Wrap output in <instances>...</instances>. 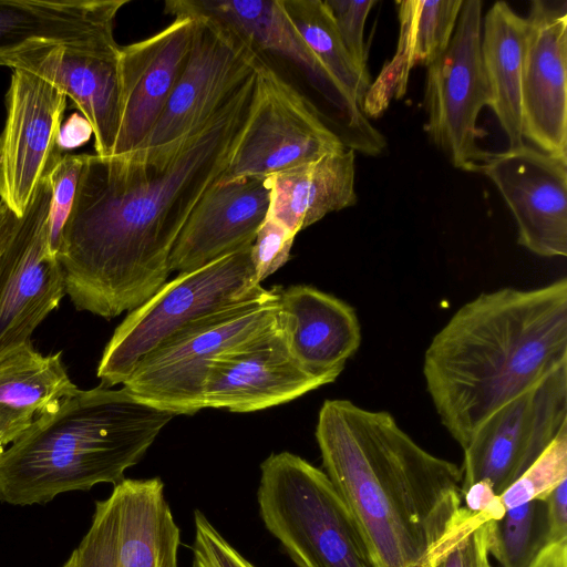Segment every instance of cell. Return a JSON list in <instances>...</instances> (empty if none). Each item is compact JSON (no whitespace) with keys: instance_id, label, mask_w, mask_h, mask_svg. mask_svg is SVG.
<instances>
[{"instance_id":"1","label":"cell","mask_w":567,"mask_h":567,"mask_svg":"<svg viewBox=\"0 0 567 567\" xmlns=\"http://www.w3.org/2000/svg\"><path fill=\"white\" fill-rule=\"evenodd\" d=\"M256 71L164 161L81 154L56 252L76 310L112 319L138 308L166 282L183 226L224 177L246 130Z\"/></svg>"},{"instance_id":"2","label":"cell","mask_w":567,"mask_h":567,"mask_svg":"<svg viewBox=\"0 0 567 567\" xmlns=\"http://www.w3.org/2000/svg\"><path fill=\"white\" fill-rule=\"evenodd\" d=\"M315 435L374 567H432L474 514L463 505L462 468L420 446L386 411L326 400Z\"/></svg>"},{"instance_id":"3","label":"cell","mask_w":567,"mask_h":567,"mask_svg":"<svg viewBox=\"0 0 567 567\" xmlns=\"http://www.w3.org/2000/svg\"><path fill=\"white\" fill-rule=\"evenodd\" d=\"M567 365V279L483 292L460 307L429 343L426 391L464 449L499 408Z\"/></svg>"},{"instance_id":"4","label":"cell","mask_w":567,"mask_h":567,"mask_svg":"<svg viewBox=\"0 0 567 567\" xmlns=\"http://www.w3.org/2000/svg\"><path fill=\"white\" fill-rule=\"evenodd\" d=\"M175 415L127 389H76L0 455V501L47 504L61 493L117 484Z\"/></svg>"},{"instance_id":"5","label":"cell","mask_w":567,"mask_h":567,"mask_svg":"<svg viewBox=\"0 0 567 567\" xmlns=\"http://www.w3.org/2000/svg\"><path fill=\"white\" fill-rule=\"evenodd\" d=\"M260 517L297 567H374L360 530L327 474L290 452L260 465Z\"/></svg>"},{"instance_id":"6","label":"cell","mask_w":567,"mask_h":567,"mask_svg":"<svg viewBox=\"0 0 567 567\" xmlns=\"http://www.w3.org/2000/svg\"><path fill=\"white\" fill-rule=\"evenodd\" d=\"M280 289L199 317L164 339L135 365L123 386L141 402L174 415L204 408L210 362L278 316Z\"/></svg>"},{"instance_id":"7","label":"cell","mask_w":567,"mask_h":567,"mask_svg":"<svg viewBox=\"0 0 567 567\" xmlns=\"http://www.w3.org/2000/svg\"><path fill=\"white\" fill-rule=\"evenodd\" d=\"M246 247L198 269L178 274L128 312L104 348L96 375L111 388L130 377L137 362L186 323L264 295Z\"/></svg>"},{"instance_id":"8","label":"cell","mask_w":567,"mask_h":567,"mask_svg":"<svg viewBox=\"0 0 567 567\" xmlns=\"http://www.w3.org/2000/svg\"><path fill=\"white\" fill-rule=\"evenodd\" d=\"M187 62L142 147L126 157L158 162L204 125L254 74L259 53L226 27L200 16Z\"/></svg>"},{"instance_id":"9","label":"cell","mask_w":567,"mask_h":567,"mask_svg":"<svg viewBox=\"0 0 567 567\" xmlns=\"http://www.w3.org/2000/svg\"><path fill=\"white\" fill-rule=\"evenodd\" d=\"M482 1L463 0L451 41L429 66L424 93L426 131L454 167L478 172L488 152L477 140L483 135L477 118L489 105L483 66Z\"/></svg>"},{"instance_id":"10","label":"cell","mask_w":567,"mask_h":567,"mask_svg":"<svg viewBox=\"0 0 567 567\" xmlns=\"http://www.w3.org/2000/svg\"><path fill=\"white\" fill-rule=\"evenodd\" d=\"M179 545L162 480L123 478L95 502L89 530L61 567H178Z\"/></svg>"},{"instance_id":"11","label":"cell","mask_w":567,"mask_h":567,"mask_svg":"<svg viewBox=\"0 0 567 567\" xmlns=\"http://www.w3.org/2000/svg\"><path fill=\"white\" fill-rule=\"evenodd\" d=\"M344 148L312 104L260 58L250 116L223 178L267 177Z\"/></svg>"},{"instance_id":"12","label":"cell","mask_w":567,"mask_h":567,"mask_svg":"<svg viewBox=\"0 0 567 567\" xmlns=\"http://www.w3.org/2000/svg\"><path fill=\"white\" fill-rule=\"evenodd\" d=\"M567 429V365L493 413L464 450L462 492L476 482L501 495Z\"/></svg>"},{"instance_id":"13","label":"cell","mask_w":567,"mask_h":567,"mask_svg":"<svg viewBox=\"0 0 567 567\" xmlns=\"http://www.w3.org/2000/svg\"><path fill=\"white\" fill-rule=\"evenodd\" d=\"M51 192L44 173L19 228L0 255V355L29 342L65 295L63 271L50 248Z\"/></svg>"},{"instance_id":"14","label":"cell","mask_w":567,"mask_h":567,"mask_svg":"<svg viewBox=\"0 0 567 567\" xmlns=\"http://www.w3.org/2000/svg\"><path fill=\"white\" fill-rule=\"evenodd\" d=\"M12 70L0 135V202L22 218L41 176L63 156L56 136L66 95L38 73Z\"/></svg>"},{"instance_id":"15","label":"cell","mask_w":567,"mask_h":567,"mask_svg":"<svg viewBox=\"0 0 567 567\" xmlns=\"http://www.w3.org/2000/svg\"><path fill=\"white\" fill-rule=\"evenodd\" d=\"M498 189L517 241L536 256H567V158L526 144L489 153L478 172Z\"/></svg>"},{"instance_id":"16","label":"cell","mask_w":567,"mask_h":567,"mask_svg":"<svg viewBox=\"0 0 567 567\" xmlns=\"http://www.w3.org/2000/svg\"><path fill=\"white\" fill-rule=\"evenodd\" d=\"M322 385L291 354L277 316L268 327L210 362L203 389L204 408L256 412Z\"/></svg>"},{"instance_id":"17","label":"cell","mask_w":567,"mask_h":567,"mask_svg":"<svg viewBox=\"0 0 567 567\" xmlns=\"http://www.w3.org/2000/svg\"><path fill=\"white\" fill-rule=\"evenodd\" d=\"M194 29L193 17L176 16L152 37L121 47L120 122L111 156L135 153L150 136L187 62Z\"/></svg>"},{"instance_id":"18","label":"cell","mask_w":567,"mask_h":567,"mask_svg":"<svg viewBox=\"0 0 567 567\" xmlns=\"http://www.w3.org/2000/svg\"><path fill=\"white\" fill-rule=\"evenodd\" d=\"M525 20L523 136L567 158V3L535 0Z\"/></svg>"},{"instance_id":"19","label":"cell","mask_w":567,"mask_h":567,"mask_svg":"<svg viewBox=\"0 0 567 567\" xmlns=\"http://www.w3.org/2000/svg\"><path fill=\"white\" fill-rule=\"evenodd\" d=\"M128 0H0V65L49 47L115 52V19Z\"/></svg>"},{"instance_id":"20","label":"cell","mask_w":567,"mask_h":567,"mask_svg":"<svg viewBox=\"0 0 567 567\" xmlns=\"http://www.w3.org/2000/svg\"><path fill=\"white\" fill-rule=\"evenodd\" d=\"M269 177L221 178L199 199L171 254V270L193 271L252 245L270 205Z\"/></svg>"},{"instance_id":"21","label":"cell","mask_w":567,"mask_h":567,"mask_svg":"<svg viewBox=\"0 0 567 567\" xmlns=\"http://www.w3.org/2000/svg\"><path fill=\"white\" fill-rule=\"evenodd\" d=\"M278 318L291 354L324 385L337 380L361 343L355 310L311 286L280 289Z\"/></svg>"},{"instance_id":"22","label":"cell","mask_w":567,"mask_h":567,"mask_svg":"<svg viewBox=\"0 0 567 567\" xmlns=\"http://www.w3.org/2000/svg\"><path fill=\"white\" fill-rule=\"evenodd\" d=\"M118 55L120 50L49 47L24 54L13 69L32 71L54 83L91 124L96 155L110 157L120 122Z\"/></svg>"},{"instance_id":"23","label":"cell","mask_w":567,"mask_h":567,"mask_svg":"<svg viewBox=\"0 0 567 567\" xmlns=\"http://www.w3.org/2000/svg\"><path fill=\"white\" fill-rule=\"evenodd\" d=\"M164 11L173 17L200 16L216 21L257 53L270 51L291 60L326 91L357 104L306 44L287 16L282 0H167Z\"/></svg>"},{"instance_id":"24","label":"cell","mask_w":567,"mask_h":567,"mask_svg":"<svg viewBox=\"0 0 567 567\" xmlns=\"http://www.w3.org/2000/svg\"><path fill=\"white\" fill-rule=\"evenodd\" d=\"M463 0L396 1L399 40L388 61L363 99L361 110L368 117H378L393 100L406 93L411 70L429 66L447 48Z\"/></svg>"},{"instance_id":"25","label":"cell","mask_w":567,"mask_h":567,"mask_svg":"<svg viewBox=\"0 0 567 567\" xmlns=\"http://www.w3.org/2000/svg\"><path fill=\"white\" fill-rule=\"evenodd\" d=\"M354 153L344 148L268 176V214L297 235L329 213L354 206Z\"/></svg>"},{"instance_id":"26","label":"cell","mask_w":567,"mask_h":567,"mask_svg":"<svg viewBox=\"0 0 567 567\" xmlns=\"http://www.w3.org/2000/svg\"><path fill=\"white\" fill-rule=\"evenodd\" d=\"M76 389L61 351L43 355L29 341L0 355V455Z\"/></svg>"},{"instance_id":"27","label":"cell","mask_w":567,"mask_h":567,"mask_svg":"<svg viewBox=\"0 0 567 567\" xmlns=\"http://www.w3.org/2000/svg\"><path fill=\"white\" fill-rule=\"evenodd\" d=\"M526 20L508 3L495 2L482 22L481 52L489 89V107L508 140V148L524 145L522 83Z\"/></svg>"},{"instance_id":"28","label":"cell","mask_w":567,"mask_h":567,"mask_svg":"<svg viewBox=\"0 0 567 567\" xmlns=\"http://www.w3.org/2000/svg\"><path fill=\"white\" fill-rule=\"evenodd\" d=\"M282 6L329 75L361 109L371 84L370 75L359 70L352 61L324 1L282 0Z\"/></svg>"},{"instance_id":"29","label":"cell","mask_w":567,"mask_h":567,"mask_svg":"<svg viewBox=\"0 0 567 567\" xmlns=\"http://www.w3.org/2000/svg\"><path fill=\"white\" fill-rule=\"evenodd\" d=\"M487 550L501 567H530L548 546L544 501H532L506 509L497 520H487Z\"/></svg>"},{"instance_id":"30","label":"cell","mask_w":567,"mask_h":567,"mask_svg":"<svg viewBox=\"0 0 567 567\" xmlns=\"http://www.w3.org/2000/svg\"><path fill=\"white\" fill-rule=\"evenodd\" d=\"M564 480H567V429L557 435L499 498L506 509L535 499L543 501Z\"/></svg>"},{"instance_id":"31","label":"cell","mask_w":567,"mask_h":567,"mask_svg":"<svg viewBox=\"0 0 567 567\" xmlns=\"http://www.w3.org/2000/svg\"><path fill=\"white\" fill-rule=\"evenodd\" d=\"M80 171L81 155L63 154L49 174L52 188L49 238L50 248L55 255L59 250L64 224L73 205Z\"/></svg>"},{"instance_id":"32","label":"cell","mask_w":567,"mask_h":567,"mask_svg":"<svg viewBox=\"0 0 567 567\" xmlns=\"http://www.w3.org/2000/svg\"><path fill=\"white\" fill-rule=\"evenodd\" d=\"M296 236L281 221L267 215L250 248V259L258 284L261 285L290 259Z\"/></svg>"},{"instance_id":"33","label":"cell","mask_w":567,"mask_h":567,"mask_svg":"<svg viewBox=\"0 0 567 567\" xmlns=\"http://www.w3.org/2000/svg\"><path fill=\"white\" fill-rule=\"evenodd\" d=\"M194 525L193 567H256L198 509L194 511Z\"/></svg>"},{"instance_id":"34","label":"cell","mask_w":567,"mask_h":567,"mask_svg":"<svg viewBox=\"0 0 567 567\" xmlns=\"http://www.w3.org/2000/svg\"><path fill=\"white\" fill-rule=\"evenodd\" d=\"M341 40L354 64L364 73L367 69V51L363 32L369 12L374 0H324Z\"/></svg>"},{"instance_id":"35","label":"cell","mask_w":567,"mask_h":567,"mask_svg":"<svg viewBox=\"0 0 567 567\" xmlns=\"http://www.w3.org/2000/svg\"><path fill=\"white\" fill-rule=\"evenodd\" d=\"M488 519L473 514L432 567H473L478 550V527Z\"/></svg>"},{"instance_id":"36","label":"cell","mask_w":567,"mask_h":567,"mask_svg":"<svg viewBox=\"0 0 567 567\" xmlns=\"http://www.w3.org/2000/svg\"><path fill=\"white\" fill-rule=\"evenodd\" d=\"M464 507L474 514H480L488 520L501 519L506 508L503 506L499 495L492 486L484 482H476L462 492Z\"/></svg>"},{"instance_id":"37","label":"cell","mask_w":567,"mask_h":567,"mask_svg":"<svg viewBox=\"0 0 567 567\" xmlns=\"http://www.w3.org/2000/svg\"><path fill=\"white\" fill-rule=\"evenodd\" d=\"M567 480L560 482L543 501L546 505L548 545L567 542Z\"/></svg>"},{"instance_id":"38","label":"cell","mask_w":567,"mask_h":567,"mask_svg":"<svg viewBox=\"0 0 567 567\" xmlns=\"http://www.w3.org/2000/svg\"><path fill=\"white\" fill-rule=\"evenodd\" d=\"M93 128L89 121L79 113H73L62 123L56 136V146L61 152L76 148L91 138Z\"/></svg>"},{"instance_id":"39","label":"cell","mask_w":567,"mask_h":567,"mask_svg":"<svg viewBox=\"0 0 567 567\" xmlns=\"http://www.w3.org/2000/svg\"><path fill=\"white\" fill-rule=\"evenodd\" d=\"M530 567H567V542L546 546Z\"/></svg>"},{"instance_id":"40","label":"cell","mask_w":567,"mask_h":567,"mask_svg":"<svg viewBox=\"0 0 567 567\" xmlns=\"http://www.w3.org/2000/svg\"><path fill=\"white\" fill-rule=\"evenodd\" d=\"M487 522L482 525V535L478 551V567H492L487 550Z\"/></svg>"},{"instance_id":"41","label":"cell","mask_w":567,"mask_h":567,"mask_svg":"<svg viewBox=\"0 0 567 567\" xmlns=\"http://www.w3.org/2000/svg\"><path fill=\"white\" fill-rule=\"evenodd\" d=\"M0 254H1V245H0Z\"/></svg>"}]
</instances>
